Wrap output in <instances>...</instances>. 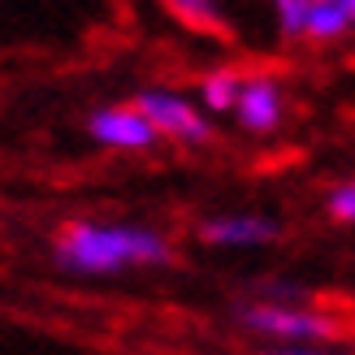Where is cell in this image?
I'll use <instances>...</instances> for the list:
<instances>
[{
  "label": "cell",
  "mask_w": 355,
  "mask_h": 355,
  "mask_svg": "<svg viewBox=\"0 0 355 355\" xmlns=\"http://www.w3.org/2000/svg\"><path fill=\"white\" fill-rule=\"evenodd\" d=\"M286 113H291L286 83H282L277 74H269V69H247L239 109H234L239 130H247V135H273V130L286 126Z\"/></svg>",
  "instance_id": "5b68a950"
},
{
  "label": "cell",
  "mask_w": 355,
  "mask_h": 355,
  "mask_svg": "<svg viewBox=\"0 0 355 355\" xmlns=\"http://www.w3.org/2000/svg\"><path fill=\"white\" fill-rule=\"evenodd\" d=\"M325 217L334 225H355V178H343L325 191Z\"/></svg>",
  "instance_id": "9c48e42d"
},
{
  "label": "cell",
  "mask_w": 355,
  "mask_h": 355,
  "mask_svg": "<svg viewBox=\"0 0 355 355\" xmlns=\"http://www.w3.org/2000/svg\"><path fill=\"white\" fill-rule=\"evenodd\" d=\"M264 355H338V351H329V347H269Z\"/></svg>",
  "instance_id": "8fae6325"
},
{
  "label": "cell",
  "mask_w": 355,
  "mask_h": 355,
  "mask_svg": "<svg viewBox=\"0 0 355 355\" xmlns=\"http://www.w3.org/2000/svg\"><path fill=\"white\" fill-rule=\"evenodd\" d=\"M173 13L182 17V22H195V26H221V9L217 5H195V0H178L173 5Z\"/></svg>",
  "instance_id": "30bf717a"
},
{
  "label": "cell",
  "mask_w": 355,
  "mask_h": 355,
  "mask_svg": "<svg viewBox=\"0 0 355 355\" xmlns=\"http://www.w3.org/2000/svg\"><path fill=\"white\" fill-rule=\"evenodd\" d=\"M243 83H247V69L243 65H212V69L200 74L195 104H200L208 117H234L239 96H243Z\"/></svg>",
  "instance_id": "ba28073f"
},
{
  "label": "cell",
  "mask_w": 355,
  "mask_h": 355,
  "mask_svg": "<svg viewBox=\"0 0 355 355\" xmlns=\"http://www.w3.org/2000/svg\"><path fill=\"white\" fill-rule=\"evenodd\" d=\"M200 243L217 247V252H252V247H269L282 239V221L269 212H212L200 221Z\"/></svg>",
  "instance_id": "8992f818"
},
{
  "label": "cell",
  "mask_w": 355,
  "mask_h": 355,
  "mask_svg": "<svg viewBox=\"0 0 355 355\" xmlns=\"http://www.w3.org/2000/svg\"><path fill=\"white\" fill-rule=\"evenodd\" d=\"M273 26L286 44L329 48L351 35V0H277Z\"/></svg>",
  "instance_id": "277c9868"
},
{
  "label": "cell",
  "mask_w": 355,
  "mask_h": 355,
  "mask_svg": "<svg viewBox=\"0 0 355 355\" xmlns=\"http://www.w3.org/2000/svg\"><path fill=\"white\" fill-rule=\"evenodd\" d=\"M234 321L243 334L269 347H329L343 334L338 316L299 299V291L291 286H273L256 299H243L234 308Z\"/></svg>",
  "instance_id": "7a4b0ae2"
},
{
  "label": "cell",
  "mask_w": 355,
  "mask_h": 355,
  "mask_svg": "<svg viewBox=\"0 0 355 355\" xmlns=\"http://www.w3.org/2000/svg\"><path fill=\"white\" fill-rule=\"evenodd\" d=\"M87 135H92V144L109 148V152H152L161 139L152 135V126L144 121V113L135 109V104H100L92 109L87 117Z\"/></svg>",
  "instance_id": "52a82bcc"
},
{
  "label": "cell",
  "mask_w": 355,
  "mask_h": 355,
  "mask_svg": "<svg viewBox=\"0 0 355 355\" xmlns=\"http://www.w3.org/2000/svg\"><path fill=\"white\" fill-rule=\"evenodd\" d=\"M61 269L83 277H113L130 269H165L173 264V243L156 225L130 221H69L52 243Z\"/></svg>",
  "instance_id": "6da1fadb"
},
{
  "label": "cell",
  "mask_w": 355,
  "mask_h": 355,
  "mask_svg": "<svg viewBox=\"0 0 355 355\" xmlns=\"http://www.w3.org/2000/svg\"><path fill=\"white\" fill-rule=\"evenodd\" d=\"M130 104L144 113V121L152 126V135L165 139V144L204 148L208 139H212V117H208L191 96L173 92V87H144V92H139Z\"/></svg>",
  "instance_id": "3957f363"
}]
</instances>
